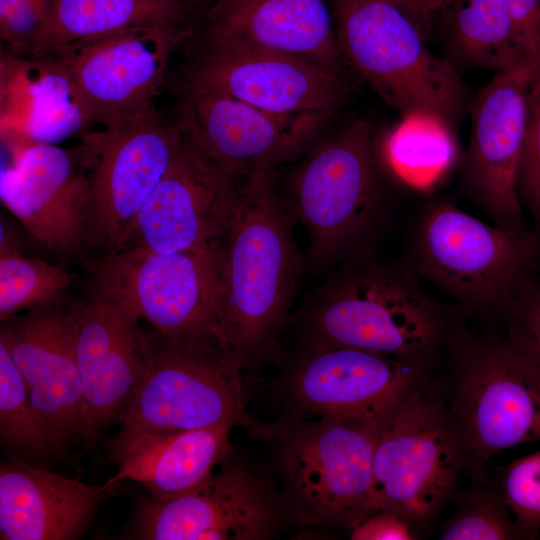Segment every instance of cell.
<instances>
[{
    "instance_id": "6da1fadb",
    "label": "cell",
    "mask_w": 540,
    "mask_h": 540,
    "mask_svg": "<svg viewBox=\"0 0 540 540\" xmlns=\"http://www.w3.org/2000/svg\"><path fill=\"white\" fill-rule=\"evenodd\" d=\"M295 255L272 169L245 176L218 264L215 331L239 359L277 324L295 281Z\"/></svg>"
},
{
    "instance_id": "7a4b0ae2",
    "label": "cell",
    "mask_w": 540,
    "mask_h": 540,
    "mask_svg": "<svg viewBox=\"0 0 540 540\" xmlns=\"http://www.w3.org/2000/svg\"><path fill=\"white\" fill-rule=\"evenodd\" d=\"M339 47L401 117L431 114L455 126L466 102L456 67L430 51L427 33L392 0H330Z\"/></svg>"
},
{
    "instance_id": "3957f363",
    "label": "cell",
    "mask_w": 540,
    "mask_h": 540,
    "mask_svg": "<svg viewBox=\"0 0 540 540\" xmlns=\"http://www.w3.org/2000/svg\"><path fill=\"white\" fill-rule=\"evenodd\" d=\"M410 251L409 269L463 307L506 310L530 279L540 235L487 224L443 200L419 215Z\"/></svg>"
},
{
    "instance_id": "277c9868",
    "label": "cell",
    "mask_w": 540,
    "mask_h": 540,
    "mask_svg": "<svg viewBox=\"0 0 540 540\" xmlns=\"http://www.w3.org/2000/svg\"><path fill=\"white\" fill-rule=\"evenodd\" d=\"M151 354L114 437L173 434L242 417L240 359L216 337L148 336Z\"/></svg>"
},
{
    "instance_id": "5b68a950",
    "label": "cell",
    "mask_w": 540,
    "mask_h": 540,
    "mask_svg": "<svg viewBox=\"0 0 540 540\" xmlns=\"http://www.w3.org/2000/svg\"><path fill=\"white\" fill-rule=\"evenodd\" d=\"M465 452L454 417L413 386L379 418L371 512L392 511L409 522L427 519L454 488Z\"/></svg>"
},
{
    "instance_id": "8992f818",
    "label": "cell",
    "mask_w": 540,
    "mask_h": 540,
    "mask_svg": "<svg viewBox=\"0 0 540 540\" xmlns=\"http://www.w3.org/2000/svg\"><path fill=\"white\" fill-rule=\"evenodd\" d=\"M182 130L153 107L90 136L80 152L89 201L88 246L118 249L178 151Z\"/></svg>"
},
{
    "instance_id": "52a82bcc",
    "label": "cell",
    "mask_w": 540,
    "mask_h": 540,
    "mask_svg": "<svg viewBox=\"0 0 540 540\" xmlns=\"http://www.w3.org/2000/svg\"><path fill=\"white\" fill-rule=\"evenodd\" d=\"M191 28L148 27L48 51L84 119L105 128L126 124L152 108L169 57Z\"/></svg>"
},
{
    "instance_id": "ba28073f",
    "label": "cell",
    "mask_w": 540,
    "mask_h": 540,
    "mask_svg": "<svg viewBox=\"0 0 540 540\" xmlns=\"http://www.w3.org/2000/svg\"><path fill=\"white\" fill-rule=\"evenodd\" d=\"M220 252L162 253L127 246L86 264L93 284L127 303L155 332L176 339L218 338L214 307Z\"/></svg>"
},
{
    "instance_id": "9c48e42d",
    "label": "cell",
    "mask_w": 540,
    "mask_h": 540,
    "mask_svg": "<svg viewBox=\"0 0 540 540\" xmlns=\"http://www.w3.org/2000/svg\"><path fill=\"white\" fill-rule=\"evenodd\" d=\"M409 269L353 274L327 295L317 326L327 345L420 362L442 337L443 313Z\"/></svg>"
},
{
    "instance_id": "30bf717a",
    "label": "cell",
    "mask_w": 540,
    "mask_h": 540,
    "mask_svg": "<svg viewBox=\"0 0 540 540\" xmlns=\"http://www.w3.org/2000/svg\"><path fill=\"white\" fill-rule=\"evenodd\" d=\"M459 385L454 419L466 451L492 454L540 441V375L506 338L459 341Z\"/></svg>"
},
{
    "instance_id": "8fae6325",
    "label": "cell",
    "mask_w": 540,
    "mask_h": 540,
    "mask_svg": "<svg viewBox=\"0 0 540 540\" xmlns=\"http://www.w3.org/2000/svg\"><path fill=\"white\" fill-rule=\"evenodd\" d=\"M239 187L237 177L182 130L174 160L119 248L220 251L235 214Z\"/></svg>"
},
{
    "instance_id": "7c38bea8",
    "label": "cell",
    "mask_w": 540,
    "mask_h": 540,
    "mask_svg": "<svg viewBox=\"0 0 540 540\" xmlns=\"http://www.w3.org/2000/svg\"><path fill=\"white\" fill-rule=\"evenodd\" d=\"M529 62L493 74L471 106V130L461 165L463 183L493 224L526 230L518 174L528 114Z\"/></svg>"
},
{
    "instance_id": "4fadbf2b",
    "label": "cell",
    "mask_w": 540,
    "mask_h": 540,
    "mask_svg": "<svg viewBox=\"0 0 540 540\" xmlns=\"http://www.w3.org/2000/svg\"><path fill=\"white\" fill-rule=\"evenodd\" d=\"M294 199L316 259L329 258L358 235L377 203L370 124L354 121L320 145L297 173Z\"/></svg>"
},
{
    "instance_id": "5bb4252c",
    "label": "cell",
    "mask_w": 540,
    "mask_h": 540,
    "mask_svg": "<svg viewBox=\"0 0 540 540\" xmlns=\"http://www.w3.org/2000/svg\"><path fill=\"white\" fill-rule=\"evenodd\" d=\"M84 305L73 308L75 356L87 421L86 442L131 403L148 366L149 337L139 316L117 296L93 284Z\"/></svg>"
},
{
    "instance_id": "9a60e30c",
    "label": "cell",
    "mask_w": 540,
    "mask_h": 540,
    "mask_svg": "<svg viewBox=\"0 0 540 540\" xmlns=\"http://www.w3.org/2000/svg\"><path fill=\"white\" fill-rule=\"evenodd\" d=\"M332 116L276 113L212 92L182 90L178 125L235 177L272 169L303 149Z\"/></svg>"
},
{
    "instance_id": "2e32d148",
    "label": "cell",
    "mask_w": 540,
    "mask_h": 540,
    "mask_svg": "<svg viewBox=\"0 0 540 540\" xmlns=\"http://www.w3.org/2000/svg\"><path fill=\"white\" fill-rule=\"evenodd\" d=\"M183 90L212 92L276 113L332 115L344 99L340 75L263 50L206 41Z\"/></svg>"
},
{
    "instance_id": "e0dca14e",
    "label": "cell",
    "mask_w": 540,
    "mask_h": 540,
    "mask_svg": "<svg viewBox=\"0 0 540 540\" xmlns=\"http://www.w3.org/2000/svg\"><path fill=\"white\" fill-rule=\"evenodd\" d=\"M381 415L324 419L292 445L290 484L309 519L342 520L371 512L372 457Z\"/></svg>"
},
{
    "instance_id": "ac0fdd59",
    "label": "cell",
    "mask_w": 540,
    "mask_h": 540,
    "mask_svg": "<svg viewBox=\"0 0 540 540\" xmlns=\"http://www.w3.org/2000/svg\"><path fill=\"white\" fill-rule=\"evenodd\" d=\"M61 302L4 321L0 342L20 371L31 402L65 445L86 441L87 421L75 356L73 309Z\"/></svg>"
},
{
    "instance_id": "d6986e66",
    "label": "cell",
    "mask_w": 540,
    "mask_h": 540,
    "mask_svg": "<svg viewBox=\"0 0 540 540\" xmlns=\"http://www.w3.org/2000/svg\"><path fill=\"white\" fill-rule=\"evenodd\" d=\"M0 197L52 253L68 256L88 246L87 181L63 149L44 142L24 146L1 173Z\"/></svg>"
},
{
    "instance_id": "ffe728a7",
    "label": "cell",
    "mask_w": 540,
    "mask_h": 540,
    "mask_svg": "<svg viewBox=\"0 0 540 540\" xmlns=\"http://www.w3.org/2000/svg\"><path fill=\"white\" fill-rule=\"evenodd\" d=\"M271 515L256 481L244 471L227 467L188 493L142 502L130 538L256 540L268 535Z\"/></svg>"
},
{
    "instance_id": "44dd1931",
    "label": "cell",
    "mask_w": 540,
    "mask_h": 540,
    "mask_svg": "<svg viewBox=\"0 0 540 540\" xmlns=\"http://www.w3.org/2000/svg\"><path fill=\"white\" fill-rule=\"evenodd\" d=\"M206 41L268 51L340 75L344 59L330 0H215Z\"/></svg>"
},
{
    "instance_id": "7402d4cb",
    "label": "cell",
    "mask_w": 540,
    "mask_h": 540,
    "mask_svg": "<svg viewBox=\"0 0 540 540\" xmlns=\"http://www.w3.org/2000/svg\"><path fill=\"white\" fill-rule=\"evenodd\" d=\"M416 362L363 349L327 345L300 369L299 402L328 420L372 418L385 413L413 386Z\"/></svg>"
},
{
    "instance_id": "603a6c76",
    "label": "cell",
    "mask_w": 540,
    "mask_h": 540,
    "mask_svg": "<svg viewBox=\"0 0 540 540\" xmlns=\"http://www.w3.org/2000/svg\"><path fill=\"white\" fill-rule=\"evenodd\" d=\"M113 487L87 485L19 462L2 463L0 539H77Z\"/></svg>"
},
{
    "instance_id": "cb8c5ba5",
    "label": "cell",
    "mask_w": 540,
    "mask_h": 540,
    "mask_svg": "<svg viewBox=\"0 0 540 540\" xmlns=\"http://www.w3.org/2000/svg\"><path fill=\"white\" fill-rule=\"evenodd\" d=\"M237 424L217 425L173 434L113 438L110 456L118 471L104 485L122 480L141 483L156 499L173 498L203 485L225 456L229 434Z\"/></svg>"
},
{
    "instance_id": "d4e9b609",
    "label": "cell",
    "mask_w": 540,
    "mask_h": 540,
    "mask_svg": "<svg viewBox=\"0 0 540 540\" xmlns=\"http://www.w3.org/2000/svg\"><path fill=\"white\" fill-rule=\"evenodd\" d=\"M433 17H440L447 59L454 66L496 74L527 61L504 0H451Z\"/></svg>"
},
{
    "instance_id": "484cf974",
    "label": "cell",
    "mask_w": 540,
    "mask_h": 540,
    "mask_svg": "<svg viewBox=\"0 0 540 540\" xmlns=\"http://www.w3.org/2000/svg\"><path fill=\"white\" fill-rule=\"evenodd\" d=\"M193 13L183 0H55L42 54L137 28H187Z\"/></svg>"
},
{
    "instance_id": "4316f807",
    "label": "cell",
    "mask_w": 540,
    "mask_h": 540,
    "mask_svg": "<svg viewBox=\"0 0 540 540\" xmlns=\"http://www.w3.org/2000/svg\"><path fill=\"white\" fill-rule=\"evenodd\" d=\"M380 152L400 183L421 192L436 186L463 158L455 126L431 114L401 117L384 136Z\"/></svg>"
},
{
    "instance_id": "83f0119b",
    "label": "cell",
    "mask_w": 540,
    "mask_h": 540,
    "mask_svg": "<svg viewBox=\"0 0 540 540\" xmlns=\"http://www.w3.org/2000/svg\"><path fill=\"white\" fill-rule=\"evenodd\" d=\"M72 282L62 265L22 256L1 234L0 320L7 321L27 308L59 303Z\"/></svg>"
},
{
    "instance_id": "f1b7e54d",
    "label": "cell",
    "mask_w": 540,
    "mask_h": 540,
    "mask_svg": "<svg viewBox=\"0 0 540 540\" xmlns=\"http://www.w3.org/2000/svg\"><path fill=\"white\" fill-rule=\"evenodd\" d=\"M0 441L34 455L61 451L62 443L34 408L24 379L0 342Z\"/></svg>"
},
{
    "instance_id": "f546056e",
    "label": "cell",
    "mask_w": 540,
    "mask_h": 540,
    "mask_svg": "<svg viewBox=\"0 0 540 540\" xmlns=\"http://www.w3.org/2000/svg\"><path fill=\"white\" fill-rule=\"evenodd\" d=\"M55 0H0V35L12 55L42 54Z\"/></svg>"
},
{
    "instance_id": "4dcf8cb0",
    "label": "cell",
    "mask_w": 540,
    "mask_h": 540,
    "mask_svg": "<svg viewBox=\"0 0 540 540\" xmlns=\"http://www.w3.org/2000/svg\"><path fill=\"white\" fill-rule=\"evenodd\" d=\"M501 498L512 511L521 538H536L540 531V451L509 465Z\"/></svg>"
},
{
    "instance_id": "1f68e13d",
    "label": "cell",
    "mask_w": 540,
    "mask_h": 540,
    "mask_svg": "<svg viewBox=\"0 0 540 540\" xmlns=\"http://www.w3.org/2000/svg\"><path fill=\"white\" fill-rule=\"evenodd\" d=\"M502 498L476 496L461 507L447 526L443 540H500L516 539L521 535L510 519Z\"/></svg>"
},
{
    "instance_id": "d6a6232c",
    "label": "cell",
    "mask_w": 540,
    "mask_h": 540,
    "mask_svg": "<svg viewBox=\"0 0 540 540\" xmlns=\"http://www.w3.org/2000/svg\"><path fill=\"white\" fill-rule=\"evenodd\" d=\"M518 193L540 235V61L533 67L528 88V114L518 174Z\"/></svg>"
},
{
    "instance_id": "836d02e7",
    "label": "cell",
    "mask_w": 540,
    "mask_h": 540,
    "mask_svg": "<svg viewBox=\"0 0 540 540\" xmlns=\"http://www.w3.org/2000/svg\"><path fill=\"white\" fill-rule=\"evenodd\" d=\"M507 339L540 375V280L529 279L506 308Z\"/></svg>"
},
{
    "instance_id": "e575fe53",
    "label": "cell",
    "mask_w": 540,
    "mask_h": 540,
    "mask_svg": "<svg viewBox=\"0 0 540 540\" xmlns=\"http://www.w3.org/2000/svg\"><path fill=\"white\" fill-rule=\"evenodd\" d=\"M526 60L540 61V0H504Z\"/></svg>"
},
{
    "instance_id": "d590c367",
    "label": "cell",
    "mask_w": 540,
    "mask_h": 540,
    "mask_svg": "<svg viewBox=\"0 0 540 540\" xmlns=\"http://www.w3.org/2000/svg\"><path fill=\"white\" fill-rule=\"evenodd\" d=\"M370 517L356 522L351 539L354 540H409L414 535L409 527V521L399 514L378 510Z\"/></svg>"
},
{
    "instance_id": "8d00e7d4",
    "label": "cell",
    "mask_w": 540,
    "mask_h": 540,
    "mask_svg": "<svg viewBox=\"0 0 540 540\" xmlns=\"http://www.w3.org/2000/svg\"><path fill=\"white\" fill-rule=\"evenodd\" d=\"M451 0H409L410 12L426 33L430 30L433 15Z\"/></svg>"
},
{
    "instance_id": "74e56055",
    "label": "cell",
    "mask_w": 540,
    "mask_h": 540,
    "mask_svg": "<svg viewBox=\"0 0 540 540\" xmlns=\"http://www.w3.org/2000/svg\"><path fill=\"white\" fill-rule=\"evenodd\" d=\"M192 10L195 11V9L205 3H210V5L215 0H183Z\"/></svg>"
},
{
    "instance_id": "f35d334b",
    "label": "cell",
    "mask_w": 540,
    "mask_h": 540,
    "mask_svg": "<svg viewBox=\"0 0 540 540\" xmlns=\"http://www.w3.org/2000/svg\"><path fill=\"white\" fill-rule=\"evenodd\" d=\"M394 1L395 3L399 4L400 6H402L404 9H406L409 13L410 12V4H409V0H392Z\"/></svg>"
}]
</instances>
